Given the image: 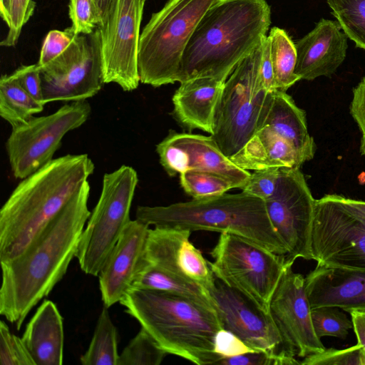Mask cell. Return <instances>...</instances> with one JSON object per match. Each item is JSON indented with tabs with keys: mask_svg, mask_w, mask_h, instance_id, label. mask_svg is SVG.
<instances>
[{
	"mask_svg": "<svg viewBox=\"0 0 365 365\" xmlns=\"http://www.w3.org/2000/svg\"><path fill=\"white\" fill-rule=\"evenodd\" d=\"M88 181L15 258L1 262L0 314L19 330L32 309L48 296L76 256L91 212Z\"/></svg>",
	"mask_w": 365,
	"mask_h": 365,
	"instance_id": "cell-1",
	"label": "cell"
},
{
	"mask_svg": "<svg viewBox=\"0 0 365 365\" xmlns=\"http://www.w3.org/2000/svg\"><path fill=\"white\" fill-rule=\"evenodd\" d=\"M87 154L51 160L21 180L0 210V262L29 245L93 173Z\"/></svg>",
	"mask_w": 365,
	"mask_h": 365,
	"instance_id": "cell-2",
	"label": "cell"
},
{
	"mask_svg": "<svg viewBox=\"0 0 365 365\" xmlns=\"http://www.w3.org/2000/svg\"><path fill=\"white\" fill-rule=\"evenodd\" d=\"M271 10L266 0H220L205 13L180 62L179 82L209 77L225 82L266 36Z\"/></svg>",
	"mask_w": 365,
	"mask_h": 365,
	"instance_id": "cell-3",
	"label": "cell"
},
{
	"mask_svg": "<svg viewBox=\"0 0 365 365\" xmlns=\"http://www.w3.org/2000/svg\"><path fill=\"white\" fill-rule=\"evenodd\" d=\"M167 354L197 365L217 364V332L222 329L215 310L188 298L131 287L119 302Z\"/></svg>",
	"mask_w": 365,
	"mask_h": 365,
	"instance_id": "cell-4",
	"label": "cell"
},
{
	"mask_svg": "<svg viewBox=\"0 0 365 365\" xmlns=\"http://www.w3.org/2000/svg\"><path fill=\"white\" fill-rule=\"evenodd\" d=\"M135 217L149 226L230 232L278 255L287 254L269 218L264 201L243 191L167 206H138Z\"/></svg>",
	"mask_w": 365,
	"mask_h": 365,
	"instance_id": "cell-5",
	"label": "cell"
},
{
	"mask_svg": "<svg viewBox=\"0 0 365 365\" xmlns=\"http://www.w3.org/2000/svg\"><path fill=\"white\" fill-rule=\"evenodd\" d=\"M220 0H168L140 33V83L160 87L179 82L184 51L205 13Z\"/></svg>",
	"mask_w": 365,
	"mask_h": 365,
	"instance_id": "cell-6",
	"label": "cell"
},
{
	"mask_svg": "<svg viewBox=\"0 0 365 365\" xmlns=\"http://www.w3.org/2000/svg\"><path fill=\"white\" fill-rule=\"evenodd\" d=\"M264 37L225 81L217 106L211 135L229 158L262 127L272 102L274 91H267L259 76Z\"/></svg>",
	"mask_w": 365,
	"mask_h": 365,
	"instance_id": "cell-7",
	"label": "cell"
},
{
	"mask_svg": "<svg viewBox=\"0 0 365 365\" xmlns=\"http://www.w3.org/2000/svg\"><path fill=\"white\" fill-rule=\"evenodd\" d=\"M138 182L136 171L128 165L103 175L100 197L82 232L76 256L86 274L98 276L130 222V210Z\"/></svg>",
	"mask_w": 365,
	"mask_h": 365,
	"instance_id": "cell-8",
	"label": "cell"
},
{
	"mask_svg": "<svg viewBox=\"0 0 365 365\" xmlns=\"http://www.w3.org/2000/svg\"><path fill=\"white\" fill-rule=\"evenodd\" d=\"M209 265L215 277L268 312L269 301L284 271L286 258L245 237L222 232Z\"/></svg>",
	"mask_w": 365,
	"mask_h": 365,
	"instance_id": "cell-9",
	"label": "cell"
},
{
	"mask_svg": "<svg viewBox=\"0 0 365 365\" xmlns=\"http://www.w3.org/2000/svg\"><path fill=\"white\" fill-rule=\"evenodd\" d=\"M91 113L86 101L71 102L12 128L6 149L14 176L22 180L53 160L65 135L85 123Z\"/></svg>",
	"mask_w": 365,
	"mask_h": 365,
	"instance_id": "cell-10",
	"label": "cell"
},
{
	"mask_svg": "<svg viewBox=\"0 0 365 365\" xmlns=\"http://www.w3.org/2000/svg\"><path fill=\"white\" fill-rule=\"evenodd\" d=\"M311 252L319 265L365 272V222L336 194L315 201Z\"/></svg>",
	"mask_w": 365,
	"mask_h": 365,
	"instance_id": "cell-11",
	"label": "cell"
},
{
	"mask_svg": "<svg viewBox=\"0 0 365 365\" xmlns=\"http://www.w3.org/2000/svg\"><path fill=\"white\" fill-rule=\"evenodd\" d=\"M40 68L44 105L83 101L96 95L105 83L98 28L76 35L61 54Z\"/></svg>",
	"mask_w": 365,
	"mask_h": 365,
	"instance_id": "cell-12",
	"label": "cell"
},
{
	"mask_svg": "<svg viewBox=\"0 0 365 365\" xmlns=\"http://www.w3.org/2000/svg\"><path fill=\"white\" fill-rule=\"evenodd\" d=\"M144 4L143 0H113L98 27L104 83H115L124 91L136 89L140 82L138 48Z\"/></svg>",
	"mask_w": 365,
	"mask_h": 365,
	"instance_id": "cell-13",
	"label": "cell"
},
{
	"mask_svg": "<svg viewBox=\"0 0 365 365\" xmlns=\"http://www.w3.org/2000/svg\"><path fill=\"white\" fill-rule=\"evenodd\" d=\"M315 201L299 168H279L276 190L264 202L269 218L287 249L286 261L312 259Z\"/></svg>",
	"mask_w": 365,
	"mask_h": 365,
	"instance_id": "cell-14",
	"label": "cell"
},
{
	"mask_svg": "<svg viewBox=\"0 0 365 365\" xmlns=\"http://www.w3.org/2000/svg\"><path fill=\"white\" fill-rule=\"evenodd\" d=\"M286 261L280 279L269 301L268 313L279 331L287 351L302 358L325 347L315 333L305 279Z\"/></svg>",
	"mask_w": 365,
	"mask_h": 365,
	"instance_id": "cell-15",
	"label": "cell"
},
{
	"mask_svg": "<svg viewBox=\"0 0 365 365\" xmlns=\"http://www.w3.org/2000/svg\"><path fill=\"white\" fill-rule=\"evenodd\" d=\"M208 292L222 329L254 350L294 356L285 349L269 314L248 297L217 277Z\"/></svg>",
	"mask_w": 365,
	"mask_h": 365,
	"instance_id": "cell-16",
	"label": "cell"
},
{
	"mask_svg": "<svg viewBox=\"0 0 365 365\" xmlns=\"http://www.w3.org/2000/svg\"><path fill=\"white\" fill-rule=\"evenodd\" d=\"M160 163L173 177L187 170L211 172L228 179L234 188L242 189L251 173L235 165L209 136L170 130L156 145Z\"/></svg>",
	"mask_w": 365,
	"mask_h": 365,
	"instance_id": "cell-17",
	"label": "cell"
},
{
	"mask_svg": "<svg viewBox=\"0 0 365 365\" xmlns=\"http://www.w3.org/2000/svg\"><path fill=\"white\" fill-rule=\"evenodd\" d=\"M191 232L173 227L150 229L143 259L178 278L197 284L208 292L215 277L202 252L190 242Z\"/></svg>",
	"mask_w": 365,
	"mask_h": 365,
	"instance_id": "cell-18",
	"label": "cell"
},
{
	"mask_svg": "<svg viewBox=\"0 0 365 365\" xmlns=\"http://www.w3.org/2000/svg\"><path fill=\"white\" fill-rule=\"evenodd\" d=\"M149 225L135 219L126 226L99 274V288L104 306L120 302L131 288L143 257Z\"/></svg>",
	"mask_w": 365,
	"mask_h": 365,
	"instance_id": "cell-19",
	"label": "cell"
},
{
	"mask_svg": "<svg viewBox=\"0 0 365 365\" xmlns=\"http://www.w3.org/2000/svg\"><path fill=\"white\" fill-rule=\"evenodd\" d=\"M337 21L322 19L295 44L294 72L300 80L331 77L343 63L348 48L347 36Z\"/></svg>",
	"mask_w": 365,
	"mask_h": 365,
	"instance_id": "cell-20",
	"label": "cell"
},
{
	"mask_svg": "<svg viewBox=\"0 0 365 365\" xmlns=\"http://www.w3.org/2000/svg\"><path fill=\"white\" fill-rule=\"evenodd\" d=\"M304 279L312 309L365 310V272L317 264Z\"/></svg>",
	"mask_w": 365,
	"mask_h": 365,
	"instance_id": "cell-21",
	"label": "cell"
},
{
	"mask_svg": "<svg viewBox=\"0 0 365 365\" xmlns=\"http://www.w3.org/2000/svg\"><path fill=\"white\" fill-rule=\"evenodd\" d=\"M224 83L209 77L181 82L172 98L174 118L189 131L199 129L211 135Z\"/></svg>",
	"mask_w": 365,
	"mask_h": 365,
	"instance_id": "cell-22",
	"label": "cell"
},
{
	"mask_svg": "<svg viewBox=\"0 0 365 365\" xmlns=\"http://www.w3.org/2000/svg\"><path fill=\"white\" fill-rule=\"evenodd\" d=\"M246 170L300 168L308 161L289 141L269 126H263L230 158Z\"/></svg>",
	"mask_w": 365,
	"mask_h": 365,
	"instance_id": "cell-23",
	"label": "cell"
},
{
	"mask_svg": "<svg viewBox=\"0 0 365 365\" xmlns=\"http://www.w3.org/2000/svg\"><path fill=\"white\" fill-rule=\"evenodd\" d=\"M36 365L63 362V317L56 305L44 300L26 326L21 336Z\"/></svg>",
	"mask_w": 365,
	"mask_h": 365,
	"instance_id": "cell-24",
	"label": "cell"
},
{
	"mask_svg": "<svg viewBox=\"0 0 365 365\" xmlns=\"http://www.w3.org/2000/svg\"><path fill=\"white\" fill-rule=\"evenodd\" d=\"M265 125L289 141L308 160L313 158L315 144L308 132L305 112L286 91H274L262 127Z\"/></svg>",
	"mask_w": 365,
	"mask_h": 365,
	"instance_id": "cell-25",
	"label": "cell"
},
{
	"mask_svg": "<svg viewBox=\"0 0 365 365\" xmlns=\"http://www.w3.org/2000/svg\"><path fill=\"white\" fill-rule=\"evenodd\" d=\"M131 287L165 292L182 296L213 309L209 292L202 286L178 278L142 259Z\"/></svg>",
	"mask_w": 365,
	"mask_h": 365,
	"instance_id": "cell-26",
	"label": "cell"
},
{
	"mask_svg": "<svg viewBox=\"0 0 365 365\" xmlns=\"http://www.w3.org/2000/svg\"><path fill=\"white\" fill-rule=\"evenodd\" d=\"M43 104L29 94L14 76L2 75L0 79V115L12 128L25 123L41 113Z\"/></svg>",
	"mask_w": 365,
	"mask_h": 365,
	"instance_id": "cell-27",
	"label": "cell"
},
{
	"mask_svg": "<svg viewBox=\"0 0 365 365\" xmlns=\"http://www.w3.org/2000/svg\"><path fill=\"white\" fill-rule=\"evenodd\" d=\"M276 90L287 91L300 80L295 73L297 51L295 44L282 29L274 26L267 36Z\"/></svg>",
	"mask_w": 365,
	"mask_h": 365,
	"instance_id": "cell-28",
	"label": "cell"
},
{
	"mask_svg": "<svg viewBox=\"0 0 365 365\" xmlns=\"http://www.w3.org/2000/svg\"><path fill=\"white\" fill-rule=\"evenodd\" d=\"M108 308L103 307L88 349L81 356L83 365L118 364V332Z\"/></svg>",
	"mask_w": 365,
	"mask_h": 365,
	"instance_id": "cell-29",
	"label": "cell"
},
{
	"mask_svg": "<svg viewBox=\"0 0 365 365\" xmlns=\"http://www.w3.org/2000/svg\"><path fill=\"white\" fill-rule=\"evenodd\" d=\"M341 29L356 46L365 49V0H327Z\"/></svg>",
	"mask_w": 365,
	"mask_h": 365,
	"instance_id": "cell-30",
	"label": "cell"
},
{
	"mask_svg": "<svg viewBox=\"0 0 365 365\" xmlns=\"http://www.w3.org/2000/svg\"><path fill=\"white\" fill-rule=\"evenodd\" d=\"M143 327L119 354L117 365H160L167 355Z\"/></svg>",
	"mask_w": 365,
	"mask_h": 365,
	"instance_id": "cell-31",
	"label": "cell"
},
{
	"mask_svg": "<svg viewBox=\"0 0 365 365\" xmlns=\"http://www.w3.org/2000/svg\"><path fill=\"white\" fill-rule=\"evenodd\" d=\"M180 181L184 191L192 199L221 195L234 188L228 179L211 172L187 170L180 174Z\"/></svg>",
	"mask_w": 365,
	"mask_h": 365,
	"instance_id": "cell-32",
	"label": "cell"
},
{
	"mask_svg": "<svg viewBox=\"0 0 365 365\" xmlns=\"http://www.w3.org/2000/svg\"><path fill=\"white\" fill-rule=\"evenodd\" d=\"M312 320L319 338L334 336L345 339L353 328L351 319L336 307H320L312 309Z\"/></svg>",
	"mask_w": 365,
	"mask_h": 365,
	"instance_id": "cell-33",
	"label": "cell"
},
{
	"mask_svg": "<svg viewBox=\"0 0 365 365\" xmlns=\"http://www.w3.org/2000/svg\"><path fill=\"white\" fill-rule=\"evenodd\" d=\"M71 28L76 35L93 33L103 24L99 0H70Z\"/></svg>",
	"mask_w": 365,
	"mask_h": 365,
	"instance_id": "cell-34",
	"label": "cell"
},
{
	"mask_svg": "<svg viewBox=\"0 0 365 365\" xmlns=\"http://www.w3.org/2000/svg\"><path fill=\"white\" fill-rule=\"evenodd\" d=\"M0 364L36 365L21 337L11 332L7 324L0 322Z\"/></svg>",
	"mask_w": 365,
	"mask_h": 365,
	"instance_id": "cell-35",
	"label": "cell"
},
{
	"mask_svg": "<svg viewBox=\"0 0 365 365\" xmlns=\"http://www.w3.org/2000/svg\"><path fill=\"white\" fill-rule=\"evenodd\" d=\"M302 365H365V351L359 344L344 349H324L307 356Z\"/></svg>",
	"mask_w": 365,
	"mask_h": 365,
	"instance_id": "cell-36",
	"label": "cell"
},
{
	"mask_svg": "<svg viewBox=\"0 0 365 365\" xmlns=\"http://www.w3.org/2000/svg\"><path fill=\"white\" fill-rule=\"evenodd\" d=\"M35 8L34 0H11L9 30L0 43L1 46L12 47L16 44L23 27L33 16Z\"/></svg>",
	"mask_w": 365,
	"mask_h": 365,
	"instance_id": "cell-37",
	"label": "cell"
},
{
	"mask_svg": "<svg viewBox=\"0 0 365 365\" xmlns=\"http://www.w3.org/2000/svg\"><path fill=\"white\" fill-rule=\"evenodd\" d=\"M220 365H296L301 364L294 356L274 354L266 351L255 350L232 357L222 358Z\"/></svg>",
	"mask_w": 365,
	"mask_h": 365,
	"instance_id": "cell-38",
	"label": "cell"
},
{
	"mask_svg": "<svg viewBox=\"0 0 365 365\" xmlns=\"http://www.w3.org/2000/svg\"><path fill=\"white\" fill-rule=\"evenodd\" d=\"M279 175V168L255 170L241 189L243 192L265 201L274 192Z\"/></svg>",
	"mask_w": 365,
	"mask_h": 365,
	"instance_id": "cell-39",
	"label": "cell"
},
{
	"mask_svg": "<svg viewBox=\"0 0 365 365\" xmlns=\"http://www.w3.org/2000/svg\"><path fill=\"white\" fill-rule=\"evenodd\" d=\"M76 36L71 26L64 31H50L43 40L37 64L41 67L55 59L68 47Z\"/></svg>",
	"mask_w": 365,
	"mask_h": 365,
	"instance_id": "cell-40",
	"label": "cell"
},
{
	"mask_svg": "<svg viewBox=\"0 0 365 365\" xmlns=\"http://www.w3.org/2000/svg\"><path fill=\"white\" fill-rule=\"evenodd\" d=\"M214 351L222 358L232 357L255 351L230 331L220 329L215 337Z\"/></svg>",
	"mask_w": 365,
	"mask_h": 365,
	"instance_id": "cell-41",
	"label": "cell"
},
{
	"mask_svg": "<svg viewBox=\"0 0 365 365\" xmlns=\"http://www.w3.org/2000/svg\"><path fill=\"white\" fill-rule=\"evenodd\" d=\"M13 74L21 86L36 101L43 104L41 68L37 63L21 66L18 68Z\"/></svg>",
	"mask_w": 365,
	"mask_h": 365,
	"instance_id": "cell-42",
	"label": "cell"
},
{
	"mask_svg": "<svg viewBox=\"0 0 365 365\" xmlns=\"http://www.w3.org/2000/svg\"><path fill=\"white\" fill-rule=\"evenodd\" d=\"M350 113L361 133L360 153L365 155V76L353 90Z\"/></svg>",
	"mask_w": 365,
	"mask_h": 365,
	"instance_id": "cell-43",
	"label": "cell"
},
{
	"mask_svg": "<svg viewBox=\"0 0 365 365\" xmlns=\"http://www.w3.org/2000/svg\"><path fill=\"white\" fill-rule=\"evenodd\" d=\"M259 76L262 84L267 91H274L276 90L270 57L269 41L267 35L264 38Z\"/></svg>",
	"mask_w": 365,
	"mask_h": 365,
	"instance_id": "cell-44",
	"label": "cell"
},
{
	"mask_svg": "<svg viewBox=\"0 0 365 365\" xmlns=\"http://www.w3.org/2000/svg\"><path fill=\"white\" fill-rule=\"evenodd\" d=\"M349 313L351 315L357 344H361L365 351V310H351Z\"/></svg>",
	"mask_w": 365,
	"mask_h": 365,
	"instance_id": "cell-45",
	"label": "cell"
},
{
	"mask_svg": "<svg viewBox=\"0 0 365 365\" xmlns=\"http://www.w3.org/2000/svg\"><path fill=\"white\" fill-rule=\"evenodd\" d=\"M336 197L347 210L365 222V201L351 199L339 195H336Z\"/></svg>",
	"mask_w": 365,
	"mask_h": 365,
	"instance_id": "cell-46",
	"label": "cell"
},
{
	"mask_svg": "<svg viewBox=\"0 0 365 365\" xmlns=\"http://www.w3.org/2000/svg\"><path fill=\"white\" fill-rule=\"evenodd\" d=\"M11 0H0V15L8 26L10 21Z\"/></svg>",
	"mask_w": 365,
	"mask_h": 365,
	"instance_id": "cell-47",
	"label": "cell"
},
{
	"mask_svg": "<svg viewBox=\"0 0 365 365\" xmlns=\"http://www.w3.org/2000/svg\"><path fill=\"white\" fill-rule=\"evenodd\" d=\"M100 6L102 11L103 23L106 18V16L110 10L113 0H99Z\"/></svg>",
	"mask_w": 365,
	"mask_h": 365,
	"instance_id": "cell-48",
	"label": "cell"
},
{
	"mask_svg": "<svg viewBox=\"0 0 365 365\" xmlns=\"http://www.w3.org/2000/svg\"><path fill=\"white\" fill-rule=\"evenodd\" d=\"M143 1L145 2L147 0H143Z\"/></svg>",
	"mask_w": 365,
	"mask_h": 365,
	"instance_id": "cell-49",
	"label": "cell"
}]
</instances>
